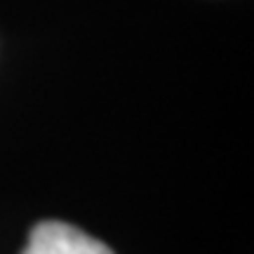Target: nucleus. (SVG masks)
Here are the masks:
<instances>
[{
  "instance_id": "f257e3e1",
  "label": "nucleus",
  "mask_w": 254,
  "mask_h": 254,
  "mask_svg": "<svg viewBox=\"0 0 254 254\" xmlns=\"http://www.w3.org/2000/svg\"><path fill=\"white\" fill-rule=\"evenodd\" d=\"M21 254H113V250L64 221L38 224Z\"/></svg>"
}]
</instances>
